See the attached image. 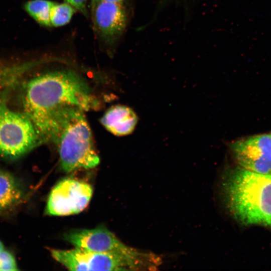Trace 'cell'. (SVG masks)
I'll return each instance as SVG.
<instances>
[{"mask_svg":"<svg viewBox=\"0 0 271 271\" xmlns=\"http://www.w3.org/2000/svg\"><path fill=\"white\" fill-rule=\"evenodd\" d=\"M53 4V2L48 0H32L25 4V8L38 23L51 27L50 12Z\"/></svg>","mask_w":271,"mask_h":271,"instance_id":"cell-12","label":"cell"},{"mask_svg":"<svg viewBox=\"0 0 271 271\" xmlns=\"http://www.w3.org/2000/svg\"><path fill=\"white\" fill-rule=\"evenodd\" d=\"M52 257L71 270H127L120 259L107 254L75 247L69 250L51 249Z\"/></svg>","mask_w":271,"mask_h":271,"instance_id":"cell-8","label":"cell"},{"mask_svg":"<svg viewBox=\"0 0 271 271\" xmlns=\"http://www.w3.org/2000/svg\"><path fill=\"white\" fill-rule=\"evenodd\" d=\"M138 121V116L133 110L123 105L112 106L100 119L102 125L110 133L117 136L131 133Z\"/></svg>","mask_w":271,"mask_h":271,"instance_id":"cell-10","label":"cell"},{"mask_svg":"<svg viewBox=\"0 0 271 271\" xmlns=\"http://www.w3.org/2000/svg\"><path fill=\"white\" fill-rule=\"evenodd\" d=\"M66 3L78 10L83 15L88 17V14L86 8L87 0H64Z\"/></svg>","mask_w":271,"mask_h":271,"instance_id":"cell-16","label":"cell"},{"mask_svg":"<svg viewBox=\"0 0 271 271\" xmlns=\"http://www.w3.org/2000/svg\"><path fill=\"white\" fill-rule=\"evenodd\" d=\"M95 1L109 2H113V3H116L123 4V3L125 2L127 0H95Z\"/></svg>","mask_w":271,"mask_h":271,"instance_id":"cell-17","label":"cell"},{"mask_svg":"<svg viewBox=\"0 0 271 271\" xmlns=\"http://www.w3.org/2000/svg\"><path fill=\"white\" fill-rule=\"evenodd\" d=\"M65 239L75 247L107 254L121 260L128 269L151 268L159 265L154 255L143 253L126 245L104 226L71 231Z\"/></svg>","mask_w":271,"mask_h":271,"instance_id":"cell-4","label":"cell"},{"mask_svg":"<svg viewBox=\"0 0 271 271\" xmlns=\"http://www.w3.org/2000/svg\"><path fill=\"white\" fill-rule=\"evenodd\" d=\"M84 111L66 108L57 114L50 127L47 142L56 147L61 167L66 173L92 169L100 162Z\"/></svg>","mask_w":271,"mask_h":271,"instance_id":"cell-3","label":"cell"},{"mask_svg":"<svg viewBox=\"0 0 271 271\" xmlns=\"http://www.w3.org/2000/svg\"><path fill=\"white\" fill-rule=\"evenodd\" d=\"M76 10L66 2L62 4L53 2L50 12L51 26L60 27L66 25L70 21Z\"/></svg>","mask_w":271,"mask_h":271,"instance_id":"cell-13","label":"cell"},{"mask_svg":"<svg viewBox=\"0 0 271 271\" xmlns=\"http://www.w3.org/2000/svg\"><path fill=\"white\" fill-rule=\"evenodd\" d=\"M91 18L94 31L108 45L114 44L124 31L127 22L123 4L91 0Z\"/></svg>","mask_w":271,"mask_h":271,"instance_id":"cell-9","label":"cell"},{"mask_svg":"<svg viewBox=\"0 0 271 271\" xmlns=\"http://www.w3.org/2000/svg\"><path fill=\"white\" fill-rule=\"evenodd\" d=\"M231 149L239 167L254 172L271 174V134L236 141Z\"/></svg>","mask_w":271,"mask_h":271,"instance_id":"cell-7","label":"cell"},{"mask_svg":"<svg viewBox=\"0 0 271 271\" xmlns=\"http://www.w3.org/2000/svg\"><path fill=\"white\" fill-rule=\"evenodd\" d=\"M4 249V245L2 242L0 240V252Z\"/></svg>","mask_w":271,"mask_h":271,"instance_id":"cell-18","label":"cell"},{"mask_svg":"<svg viewBox=\"0 0 271 271\" xmlns=\"http://www.w3.org/2000/svg\"><path fill=\"white\" fill-rule=\"evenodd\" d=\"M6 98L0 99V156L15 159L43 142L29 117L11 109Z\"/></svg>","mask_w":271,"mask_h":271,"instance_id":"cell-5","label":"cell"},{"mask_svg":"<svg viewBox=\"0 0 271 271\" xmlns=\"http://www.w3.org/2000/svg\"><path fill=\"white\" fill-rule=\"evenodd\" d=\"M92 193V188L87 182L72 178L62 179L51 190L45 213L52 216L79 213L88 205Z\"/></svg>","mask_w":271,"mask_h":271,"instance_id":"cell-6","label":"cell"},{"mask_svg":"<svg viewBox=\"0 0 271 271\" xmlns=\"http://www.w3.org/2000/svg\"><path fill=\"white\" fill-rule=\"evenodd\" d=\"M23 112L34 124L43 143L52 122L61 111L77 107L97 109L99 102L85 81L71 70L48 72L28 81L22 93Z\"/></svg>","mask_w":271,"mask_h":271,"instance_id":"cell-1","label":"cell"},{"mask_svg":"<svg viewBox=\"0 0 271 271\" xmlns=\"http://www.w3.org/2000/svg\"><path fill=\"white\" fill-rule=\"evenodd\" d=\"M31 68L30 63L14 66L0 67V88L15 84L22 74Z\"/></svg>","mask_w":271,"mask_h":271,"instance_id":"cell-14","label":"cell"},{"mask_svg":"<svg viewBox=\"0 0 271 271\" xmlns=\"http://www.w3.org/2000/svg\"><path fill=\"white\" fill-rule=\"evenodd\" d=\"M24 196V190L18 180L11 173L0 170V214L17 206Z\"/></svg>","mask_w":271,"mask_h":271,"instance_id":"cell-11","label":"cell"},{"mask_svg":"<svg viewBox=\"0 0 271 271\" xmlns=\"http://www.w3.org/2000/svg\"><path fill=\"white\" fill-rule=\"evenodd\" d=\"M16 259L9 251L3 249L0 252V270H17Z\"/></svg>","mask_w":271,"mask_h":271,"instance_id":"cell-15","label":"cell"},{"mask_svg":"<svg viewBox=\"0 0 271 271\" xmlns=\"http://www.w3.org/2000/svg\"><path fill=\"white\" fill-rule=\"evenodd\" d=\"M223 191L228 210L238 222L271 228V174L236 167L225 174Z\"/></svg>","mask_w":271,"mask_h":271,"instance_id":"cell-2","label":"cell"}]
</instances>
